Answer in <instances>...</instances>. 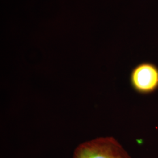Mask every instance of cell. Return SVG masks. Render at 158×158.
Wrapping results in <instances>:
<instances>
[{"instance_id": "2", "label": "cell", "mask_w": 158, "mask_h": 158, "mask_svg": "<svg viewBox=\"0 0 158 158\" xmlns=\"http://www.w3.org/2000/svg\"><path fill=\"white\" fill-rule=\"evenodd\" d=\"M130 83L136 93L148 95L158 90V67L154 63L142 62L130 74Z\"/></svg>"}, {"instance_id": "1", "label": "cell", "mask_w": 158, "mask_h": 158, "mask_svg": "<svg viewBox=\"0 0 158 158\" xmlns=\"http://www.w3.org/2000/svg\"><path fill=\"white\" fill-rule=\"evenodd\" d=\"M72 158H131L123 147L112 136L98 137L79 144Z\"/></svg>"}]
</instances>
